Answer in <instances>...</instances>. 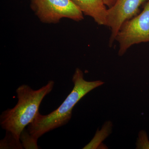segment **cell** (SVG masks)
<instances>
[{"instance_id": "1", "label": "cell", "mask_w": 149, "mask_h": 149, "mask_svg": "<svg viewBox=\"0 0 149 149\" xmlns=\"http://www.w3.org/2000/svg\"><path fill=\"white\" fill-rule=\"evenodd\" d=\"M72 81L74 84L72 91L58 108L45 115L38 113L27 126L29 133L36 139H38L45 133L66 125L71 119L72 109L76 104L89 92L104 84L101 80H85L83 71L78 68L74 71Z\"/></svg>"}, {"instance_id": "2", "label": "cell", "mask_w": 149, "mask_h": 149, "mask_svg": "<svg viewBox=\"0 0 149 149\" xmlns=\"http://www.w3.org/2000/svg\"><path fill=\"white\" fill-rule=\"evenodd\" d=\"M54 84L51 80L37 90L27 85L19 87L16 91L18 99L16 105L2 112L0 116L2 128L20 139L21 132L37 116L43 99L52 92Z\"/></svg>"}, {"instance_id": "3", "label": "cell", "mask_w": 149, "mask_h": 149, "mask_svg": "<svg viewBox=\"0 0 149 149\" xmlns=\"http://www.w3.org/2000/svg\"><path fill=\"white\" fill-rule=\"evenodd\" d=\"M115 41L119 44L118 55L122 56L133 45L149 42V0L143 10L125 21L118 32Z\"/></svg>"}, {"instance_id": "4", "label": "cell", "mask_w": 149, "mask_h": 149, "mask_svg": "<svg viewBox=\"0 0 149 149\" xmlns=\"http://www.w3.org/2000/svg\"><path fill=\"white\" fill-rule=\"evenodd\" d=\"M31 8L44 23H58L63 18L78 22L84 17L72 0H32Z\"/></svg>"}, {"instance_id": "5", "label": "cell", "mask_w": 149, "mask_h": 149, "mask_svg": "<svg viewBox=\"0 0 149 149\" xmlns=\"http://www.w3.org/2000/svg\"><path fill=\"white\" fill-rule=\"evenodd\" d=\"M146 0H116L107 9V25L110 29L109 45L112 47L122 24L139 14L140 6Z\"/></svg>"}, {"instance_id": "6", "label": "cell", "mask_w": 149, "mask_h": 149, "mask_svg": "<svg viewBox=\"0 0 149 149\" xmlns=\"http://www.w3.org/2000/svg\"><path fill=\"white\" fill-rule=\"evenodd\" d=\"M83 14L91 17L97 24L107 25V9L103 0H72Z\"/></svg>"}, {"instance_id": "7", "label": "cell", "mask_w": 149, "mask_h": 149, "mask_svg": "<svg viewBox=\"0 0 149 149\" xmlns=\"http://www.w3.org/2000/svg\"><path fill=\"white\" fill-rule=\"evenodd\" d=\"M0 148L21 149L23 147L20 139L9 131H6L5 137L0 142Z\"/></svg>"}, {"instance_id": "8", "label": "cell", "mask_w": 149, "mask_h": 149, "mask_svg": "<svg viewBox=\"0 0 149 149\" xmlns=\"http://www.w3.org/2000/svg\"><path fill=\"white\" fill-rule=\"evenodd\" d=\"M20 140L22 146L26 149H38L37 140L29 133L27 129L24 128L20 135Z\"/></svg>"}, {"instance_id": "9", "label": "cell", "mask_w": 149, "mask_h": 149, "mask_svg": "<svg viewBox=\"0 0 149 149\" xmlns=\"http://www.w3.org/2000/svg\"><path fill=\"white\" fill-rule=\"evenodd\" d=\"M137 148L141 149H149V141L145 131H141L137 143Z\"/></svg>"}, {"instance_id": "10", "label": "cell", "mask_w": 149, "mask_h": 149, "mask_svg": "<svg viewBox=\"0 0 149 149\" xmlns=\"http://www.w3.org/2000/svg\"><path fill=\"white\" fill-rule=\"evenodd\" d=\"M116 0H103L105 4L108 8L111 7L116 1Z\"/></svg>"}]
</instances>
